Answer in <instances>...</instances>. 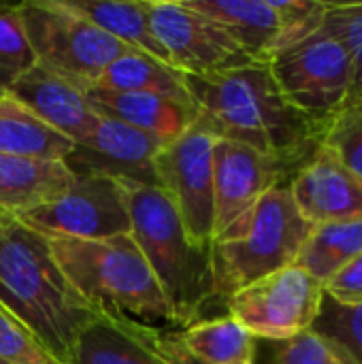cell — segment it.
<instances>
[{
	"label": "cell",
	"mask_w": 362,
	"mask_h": 364,
	"mask_svg": "<svg viewBox=\"0 0 362 364\" xmlns=\"http://www.w3.org/2000/svg\"><path fill=\"white\" fill-rule=\"evenodd\" d=\"M186 85L198 109L196 122L215 139L299 160H307L318 147L322 124L286 100L269 62L186 77Z\"/></svg>",
	"instance_id": "1"
},
{
	"label": "cell",
	"mask_w": 362,
	"mask_h": 364,
	"mask_svg": "<svg viewBox=\"0 0 362 364\" xmlns=\"http://www.w3.org/2000/svg\"><path fill=\"white\" fill-rule=\"evenodd\" d=\"M0 303L62 364L98 309L62 273L49 237L17 218L0 228Z\"/></svg>",
	"instance_id": "2"
},
{
	"label": "cell",
	"mask_w": 362,
	"mask_h": 364,
	"mask_svg": "<svg viewBox=\"0 0 362 364\" xmlns=\"http://www.w3.org/2000/svg\"><path fill=\"white\" fill-rule=\"evenodd\" d=\"M122 183L130 211V237L147 260L175 326L203 320L205 309L215 303L209 250L190 241L177 209L160 188Z\"/></svg>",
	"instance_id": "3"
},
{
	"label": "cell",
	"mask_w": 362,
	"mask_h": 364,
	"mask_svg": "<svg viewBox=\"0 0 362 364\" xmlns=\"http://www.w3.org/2000/svg\"><path fill=\"white\" fill-rule=\"evenodd\" d=\"M49 245L62 273L92 305L143 324L175 326L171 307L130 235L98 241L49 237Z\"/></svg>",
	"instance_id": "4"
},
{
	"label": "cell",
	"mask_w": 362,
	"mask_h": 364,
	"mask_svg": "<svg viewBox=\"0 0 362 364\" xmlns=\"http://www.w3.org/2000/svg\"><path fill=\"white\" fill-rule=\"evenodd\" d=\"M312 228L299 213L288 186L262 196L237 226L209 247L215 303L226 305L239 290L292 267Z\"/></svg>",
	"instance_id": "5"
},
{
	"label": "cell",
	"mask_w": 362,
	"mask_h": 364,
	"mask_svg": "<svg viewBox=\"0 0 362 364\" xmlns=\"http://www.w3.org/2000/svg\"><path fill=\"white\" fill-rule=\"evenodd\" d=\"M36 64L90 90L105 68L130 47L100 30L66 0L17 2Z\"/></svg>",
	"instance_id": "6"
},
{
	"label": "cell",
	"mask_w": 362,
	"mask_h": 364,
	"mask_svg": "<svg viewBox=\"0 0 362 364\" xmlns=\"http://www.w3.org/2000/svg\"><path fill=\"white\" fill-rule=\"evenodd\" d=\"M269 68L286 100L322 126L350 100V55L322 23L275 51Z\"/></svg>",
	"instance_id": "7"
},
{
	"label": "cell",
	"mask_w": 362,
	"mask_h": 364,
	"mask_svg": "<svg viewBox=\"0 0 362 364\" xmlns=\"http://www.w3.org/2000/svg\"><path fill=\"white\" fill-rule=\"evenodd\" d=\"M322 301V284L305 269L292 264L239 290L224 307L256 339L280 343L309 331Z\"/></svg>",
	"instance_id": "8"
},
{
	"label": "cell",
	"mask_w": 362,
	"mask_h": 364,
	"mask_svg": "<svg viewBox=\"0 0 362 364\" xmlns=\"http://www.w3.org/2000/svg\"><path fill=\"white\" fill-rule=\"evenodd\" d=\"M213 145L215 136L194 122L154 160L158 188L177 209L190 241L201 250H209L213 241Z\"/></svg>",
	"instance_id": "9"
},
{
	"label": "cell",
	"mask_w": 362,
	"mask_h": 364,
	"mask_svg": "<svg viewBox=\"0 0 362 364\" xmlns=\"http://www.w3.org/2000/svg\"><path fill=\"white\" fill-rule=\"evenodd\" d=\"M45 237L62 239H113L130 235V211L122 181L85 175L62 190L51 200L17 218Z\"/></svg>",
	"instance_id": "10"
},
{
	"label": "cell",
	"mask_w": 362,
	"mask_h": 364,
	"mask_svg": "<svg viewBox=\"0 0 362 364\" xmlns=\"http://www.w3.org/2000/svg\"><path fill=\"white\" fill-rule=\"evenodd\" d=\"M307 160L262 154L235 141L215 139L213 241L237 226L271 190L288 186Z\"/></svg>",
	"instance_id": "11"
},
{
	"label": "cell",
	"mask_w": 362,
	"mask_h": 364,
	"mask_svg": "<svg viewBox=\"0 0 362 364\" xmlns=\"http://www.w3.org/2000/svg\"><path fill=\"white\" fill-rule=\"evenodd\" d=\"M149 23L171 66L183 77H203L250 60L211 17L177 0H149Z\"/></svg>",
	"instance_id": "12"
},
{
	"label": "cell",
	"mask_w": 362,
	"mask_h": 364,
	"mask_svg": "<svg viewBox=\"0 0 362 364\" xmlns=\"http://www.w3.org/2000/svg\"><path fill=\"white\" fill-rule=\"evenodd\" d=\"M166 143L169 141L100 115L96 126L73 143L70 151L64 156V164L75 177L102 175L126 183L158 188L154 160Z\"/></svg>",
	"instance_id": "13"
},
{
	"label": "cell",
	"mask_w": 362,
	"mask_h": 364,
	"mask_svg": "<svg viewBox=\"0 0 362 364\" xmlns=\"http://www.w3.org/2000/svg\"><path fill=\"white\" fill-rule=\"evenodd\" d=\"M158 333L151 324L98 307L79 331L66 364H173Z\"/></svg>",
	"instance_id": "14"
},
{
	"label": "cell",
	"mask_w": 362,
	"mask_h": 364,
	"mask_svg": "<svg viewBox=\"0 0 362 364\" xmlns=\"http://www.w3.org/2000/svg\"><path fill=\"white\" fill-rule=\"evenodd\" d=\"M288 190L299 213L312 226L362 218V179L322 147H316L297 171Z\"/></svg>",
	"instance_id": "15"
},
{
	"label": "cell",
	"mask_w": 362,
	"mask_h": 364,
	"mask_svg": "<svg viewBox=\"0 0 362 364\" xmlns=\"http://www.w3.org/2000/svg\"><path fill=\"white\" fill-rule=\"evenodd\" d=\"M6 87L51 130L66 136L68 141H79L98 122L85 90L66 81L64 77L32 64L21 75L11 79Z\"/></svg>",
	"instance_id": "16"
},
{
	"label": "cell",
	"mask_w": 362,
	"mask_h": 364,
	"mask_svg": "<svg viewBox=\"0 0 362 364\" xmlns=\"http://www.w3.org/2000/svg\"><path fill=\"white\" fill-rule=\"evenodd\" d=\"M160 348L173 364H254L256 337L228 314L203 318L179 331L158 333Z\"/></svg>",
	"instance_id": "17"
},
{
	"label": "cell",
	"mask_w": 362,
	"mask_h": 364,
	"mask_svg": "<svg viewBox=\"0 0 362 364\" xmlns=\"http://www.w3.org/2000/svg\"><path fill=\"white\" fill-rule=\"evenodd\" d=\"M186 4L220 23L254 62L286 45L288 30L271 0H186Z\"/></svg>",
	"instance_id": "18"
},
{
	"label": "cell",
	"mask_w": 362,
	"mask_h": 364,
	"mask_svg": "<svg viewBox=\"0 0 362 364\" xmlns=\"http://www.w3.org/2000/svg\"><path fill=\"white\" fill-rule=\"evenodd\" d=\"M98 115L117 119L141 132L154 134L162 141H173L183 134L198 117L194 102L177 100L145 92H102L85 90Z\"/></svg>",
	"instance_id": "19"
},
{
	"label": "cell",
	"mask_w": 362,
	"mask_h": 364,
	"mask_svg": "<svg viewBox=\"0 0 362 364\" xmlns=\"http://www.w3.org/2000/svg\"><path fill=\"white\" fill-rule=\"evenodd\" d=\"M73 181L64 160L0 154V209L13 218L51 200Z\"/></svg>",
	"instance_id": "20"
},
{
	"label": "cell",
	"mask_w": 362,
	"mask_h": 364,
	"mask_svg": "<svg viewBox=\"0 0 362 364\" xmlns=\"http://www.w3.org/2000/svg\"><path fill=\"white\" fill-rule=\"evenodd\" d=\"M73 141L45 126L6 85L0 83V154L64 160Z\"/></svg>",
	"instance_id": "21"
},
{
	"label": "cell",
	"mask_w": 362,
	"mask_h": 364,
	"mask_svg": "<svg viewBox=\"0 0 362 364\" xmlns=\"http://www.w3.org/2000/svg\"><path fill=\"white\" fill-rule=\"evenodd\" d=\"M90 90L145 92L194 102L188 92L186 77L179 70L137 49H128L117 60H113Z\"/></svg>",
	"instance_id": "22"
},
{
	"label": "cell",
	"mask_w": 362,
	"mask_h": 364,
	"mask_svg": "<svg viewBox=\"0 0 362 364\" xmlns=\"http://www.w3.org/2000/svg\"><path fill=\"white\" fill-rule=\"evenodd\" d=\"M75 11L130 49L171 66L149 23V0H66Z\"/></svg>",
	"instance_id": "23"
},
{
	"label": "cell",
	"mask_w": 362,
	"mask_h": 364,
	"mask_svg": "<svg viewBox=\"0 0 362 364\" xmlns=\"http://www.w3.org/2000/svg\"><path fill=\"white\" fill-rule=\"evenodd\" d=\"M362 254V218L318 224L307 235L297 267L305 269L312 277L324 284L341 267Z\"/></svg>",
	"instance_id": "24"
},
{
	"label": "cell",
	"mask_w": 362,
	"mask_h": 364,
	"mask_svg": "<svg viewBox=\"0 0 362 364\" xmlns=\"http://www.w3.org/2000/svg\"><path fill=\"white\" fill-rule=\"evenodd\" d=\"M318 147L329 151L344 168L362 179V105L344 107L326 119Z\"/></svg>",
	"instance_id": "25"
},
{
	"label": "cell",
	"mask_w": 362,
	"mask_h": 364,
	"mask_svg": "<svg viewBox=\"0 0 362 364\" xmlns=\"http://www.w3.org/2000/svg\"><path fill=\"white\" fill-rule=\"evenodd\" d=\"M322 26L344 45L352 64L350 105H362V2H326Z\"/></svg>",
	"instance_id": "26"
},
{
	"label": "cell",
	"mask_w": 362,
	"mask_h": 364,
	"mask_svg": "<svg viewBox=\"0 0 362 364\" xmlns=\"http://www.w3.org/2000/svg\"><path fill=\"white\" fill-rule=\"evenodd\" d=\"M312 331L339 343L356 364H362V303L339 305L324 294Z\"/></svg>",
	"instance_id": "27"
},
{
	"label": "cell",
	"mask_w": 362,
	"mask_h": 364,
	"mask_svg": "<svg viewBox=\"0 0 362 364\" xmlns=\"http://www.w3.org/2000/svg\"><path fill=\"white\" fill-rule=\"evenodd\" d=\"M32 64L36 60L21 26L17 2H9L0 9V83L6 85Z\"/></svg>",
	"instance_id": "28"
},
{
	"label": "cell",
	"mask_w": 362,
	"mask_h": 364,
	"mask_svg": "<svg viewBox=\"0 0 362 364\" xmlns=\"http://www.w3.org/2000/svg\"><path fill=\"white\" fill-rule=\"evenodd\" d=\"M275 364H356L352 356L333 339L303 331L292 339L280 341L275 348Z\"/></svg>",
	"instance_id": "29"
},
{
	"label": "cell",
	"mask_w": 362,
	"mask_h": 364,
	"mask_svg": "<svg viewBox=\"0 0 362 364\" xmlns=\"http://www.w3.org/2000/svg\"><path fill=\"white\" fill-rule=\"evenodd\" d=\"M0 360L11 364H62L0 303Z\"/></svg>",
	"instance_id": "30"
},
{
	"label": "cell",
	"mask_w": 362,
	"mask_h": 364,
	"mask_svg": "<svg viewBox=\"0 0 362 364\" xmlns=\"http://www.w3.org/2000/svg\"><path fill=\"white\" fill-rule=\"evenodd\" d=\"M322 290L329 299L339 305H361L362 303V254L331 275Z\"/></svg>",
	"instance_id": "31"
},
{
	"label": "cell",
	"mask_w": 362,
	"mask_h": 364,
	"mask_svg": "<svg viewBox=\"0 0 362 364\" xmlns=\"http://www.w3.org/2000/svg\"><path fill=\"white\" fill-rule=\"evenodd\" d=\"M11 220H13V215H9V213H4V211L0 209V228H2V226H6V224H9Z\"/></svg>",
	"instance_id": "32"
},
{
	"label": "cell",
	"mask_w": 362,
	"mask_h": 364,
	"mask_svg": "<svg viewBox=\"0 0 362 364\" xmlns=\"http://www.w3.org/2000/svg\"><path fill=\"white\" fill-rule=\"evenodd\" d=\"M4 4H9V2H0V9H2V6H4Z\"/></svg>",
	"instance_id": "33"
},
{
	"label": "cell",
	"mask_w": 362,
	"mask_h": 364,
	"mask_svg": "<svg viewBox=\"0 0 362 364\" xmlns=\"http://www.w3.org/2000/svg\"><path fill=\"white\" fill-rule=\"evenodd\" d=\"M0 364H11V363H6V360H0Z\"/></svg>",
	"instance_id": "34"
},
{
	"label": "cell",
	"mask_w": 362,
	"mask_h": 364,
	"mask_svg": "<svg viewBox=\"0 0 362 364\" xmlns=\"http://www.w3.org/2000/svg\"><path fill=\"white\" fill-rule=\"evenodd\" d=\"M237 364H241V363H237Z\"/></svg>",
	"instance_id": "35"
}]
</instances>
